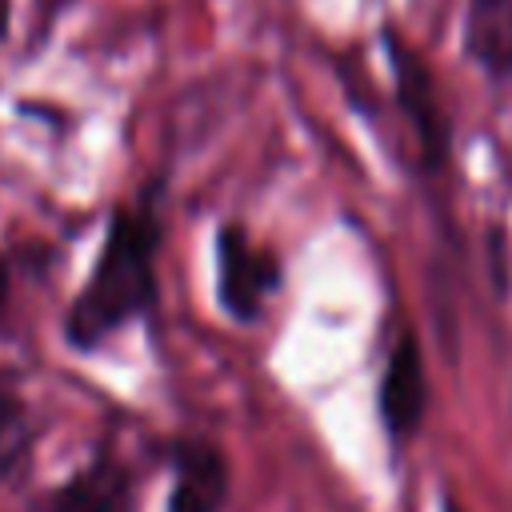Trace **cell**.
<instances>
[{
	"label": "cell",
	"mask_w": 512,
	"mask_h": 512,
	"mask_svg": "<svg viewBox=\"0 0 512 512\" xmlns=\"http://www.w3.org/2000/svg\"><path fill=\"white\" fill-rule=\"evenodd\" d=\"M284 284V264L276 248L260 244L244 224L228 220L212 232V292L228 320L256 324L268 312V300Z\"/></svg>",
	"instance_id": "obj_2"
},
{
	"label": "cell",
	"mask_w": 512,
	"mask_h": 512,
	"mask_svg": "<svg viewBox=\"0 0 512 512\" xmlns=\"http://www.w3.org/2000/svg\"><path fill=\"white\" fill-rule=\"evenodd\" d=\"M460 44L492 84H512V0H468Z\"/></svg>",
	"instance_id": "obj_7"
},
{
	"label": "cell",
	"mask_w": 512,
	"mask_h": 512,
	"mask_svg": "<svg viewBox=\"0 0 512 512\" xmlns=\"http://www.w3.org/2000/svg\"><path fill=\"white\" fill-rule=\"evenodd\" d=\"M44 512H136V476L112 452H96L48 492Z\"/></svg>",
	"instance_id": "obj_6"
},
{
	"label": "cell",
	"mask_w": 512,
	"mask_h": 512,
	"mask_svg": "<svg viewBox=\"0 0 512 512\" xmlns=\"http://www.w3.org/2000/svg\"><path fill=\"white\" fill-rule=\"evenodd\" d=\"M428 400H432V388H428L424 348H420L416 332L404 328V332H396V340L384 356L380 380H376V420L392 448H408L420 436V428L428 420Z\"/></svg>",
	"instance_id": "obj_4"
},
{
	"label": "cell",
	"mask_w": 512,
	"mask_h": 512,
	"mask_svg": "<svg viewBox=\"0 0 512 512\" xmlns=\"http://www.w3.org/2000/svg\"><path fill=\"white\" fill-rule=\"evenodd\" d=\"M8 296H12V272H8V260L0 256V316L8 308Z\"/></svg>",
	"instance_id": "obj_8"
},
{
	"label": "cell",
	"mask_w": 512,
	"mask_h": 512,
	"mask_svg": "<svg viewBox=\"0 0 512 512\" xmlns=\"http://www.w3.org/2000/svg\"><path fill=\"white\" fill-rule=\"evenodd\" d=\"M440 512H464V504L444 488V492H440Z\"/></svg>",
	"instance_id": "obj_10"
},
{
	"label": "cell",
	"mask_w": 512,
	"mask_h": 512,
	"mask_svg": "<svg viewBox=\"0 0 512 512\" xmlns=\"http://www.w3.org/2000/svg\"><path fill=\"white\" fill-rule=\"evenodd\" d=\"M12 32V0H0V44L8 40Z\"/></svg>",
	"instance_id": "obj_9"
},
{
	"label": "cell",
	"mask_w": 512,
	"mask_h": 512,
	"mask_svg": "<svg viewBox=\"0 0 512 512\" xmlns=\"http://www.w3.org/2000/svg\"><path fill=\"white\" fill-rule=\"evenodd\" d=\"M168 496L164 512H224L232 496V464L208 436H176L168 444Z\"/></svg>",
	"instance_id": "obj_5"
},
{
	"label": "cell",
	"mask_w": 512,
	"mask_h": 512,
	"mask_svg": "<svg viewBox=\"0 0 512 512\" xmlns=\"http://www.w3.org/2000/svg\"><path fill=\"white\" fill-rule=\"evenodd\" d=\"M160 240H164V228L148 196H140L136 204L112 208L96 260L88 268V280L80 284V292L64 312V344L72 352H96L120 328L156 312Z\"/></svg>",
	"instance_id": "obj_1"
},
{
	"label": "cell",
	"mask_w": 512,
	"mask_h": 512,
	"mask_svg": "<svg viewBox=\"0 0 512 512\" xmlns=\"http://www.w3.org/2000/svg\"><path fill=\"white\" fill-rule=\"evenodd\" d=\"M380 44H384V60L392 72V92H396V108L416 140V156L424 172H440L452 160V120L444 112L436 76L428 68V60L392 28H380Z\"/></svg>",
	"instance_id": "obj_3"
}]
</instances>
